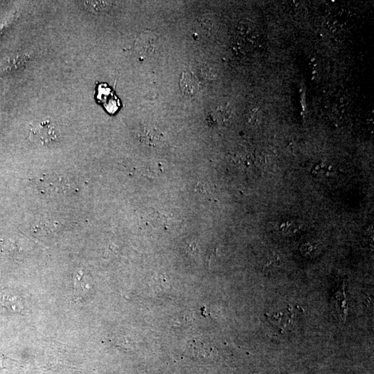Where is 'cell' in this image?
I'll list each match as a JSON object with an SVG mask.
<instances>
[{"instance_id": "obj_1", "label": "cell", "mask_w": 374, "mask_h": 374, "mask_svg": "<svg viewBox=\"0 0 374 374\" xmlns=\"http://www.w3.org/2000/svg\"><path fill=\"white\" fill-rule=\"evenodd\" d=\"M59 130L49 121L38 123L30 130V139L37 145H50L59 139Z\"/></svg>"}, {"instance_id": "obj_2", "label": "cell", "mask_w": 374, "mask_h": 374, "mask_svg": "<svg viewBox=\"0 0 374 374\" xmlns=\"http://www.w3.org/2000/svg\"><path fill=\"white\" fill-rule=\"evenodd\" d=\"M40 180L42 190L50 195L58 196L64 194L70 190L71 184L68 179L61 175L49 174Z\"/></svg>"}, {"instance_id": "obj_3", "label": "cell", "mask_w": 374, "mask_h": 374, "mask_svg": "<svg viewBox=\"0 0 374 374\" xmlns=\"http://www.w3.org/2000/svg\"><path fill=\"white\" fill-rule=\"evenodd\" d=\"M74 297L76 301L83 298L90 289L89 280L87 273L83 269L79 268L74 273Z\"/></svg>"}, {"instance_id": "obj_4", "label": "cell", "mask_w": 374, "mask_h": 374, "mask_svg": "<svg viewBox=\"0 0 374 374\" xmlns=\"http://www.w3.org/2000/svg\"><path fill=\"white\" fill-rule=\"evenodd\" d=\"M0 305L12 313H20L24 308L21 297L11 291L0 293Z\"/></svg>"}, {"instance_id": "obj_5", "label": "cell", "mask_w": 374, "mask_h": 374, "mask_svg": "<svg viewBox=\"0 0 374 374\" xmlns=\"http://www.w3.org/2000/svg\"><path fill=\"white\" fill-rule=\"evenodd\" d=\"M295 315L296 313H295V308H291V309L287 308L285 311L277 312L272 315H267V317H270L272 320L271 321H272L278 328L282 329V332H284V329L288 328L290 324L293 323Z\"/></svg>"}, {"instance_id": "obj_6", "label": "cell", "mask_w": 374, "mask_h": 374, "mask_svg": "<svg viewBox=\"0 0 374 374\" xmlns=\"http://www.w3.org/2000/svg\"><path fill=\"white\" fill-rule=\"evenodd\" d=\"M181 86L182 90L188 96H194L199 90V86L196 78L190 73L183 74L182 79H181Z\"/></svg>"}, {"instance_id": "obj_7", "label": "cell", "mask_w": 374, "mask_h": 374, "mask_svg": "<svg viewBox=\"0 0 374 374\" xmlns=\"http://www.w3.org/2000/svg\"><path fill=\"white\" fill-rule=\"evenodd\" d=\"M342 288L343 289H342V291H339V293L338 292L336 295V303L337 309H338V312H339L340 317L343 320H345L347 315L348 309L347 302H346L345 284H344V286H342Z\"/></svg>"}, {"instance_id": "obj_8", "label": "cell", "mask_w": 374, "mask_h": 374, "mask_svg": "<svg viewBox=\"0 0 374 374\" xmlns=\"http://www.w3.org/2000/svg\"><path fill=\"white\" fill-rule=\"evenodd\" d=\"M84 5L91 11H104L108 6L106 2H85Z\"/></svg>"}, {"instance_id": "obj_9", "label": "cell", "mask_w": 374, "mask_h": 374, "mask_svg": "<svg viewBox=\"0 0 374 374\" xmlns=\"http://www.w3.org/2000/svg\"><path fill=\"white\" fill-rule=\"evenodd\" d=\"M295 224L294 223H291V222H287V223L282 224V229H283L284 232L286 233H294L295 230H296L295 228Z\"/></svg>"}]
</instances>
